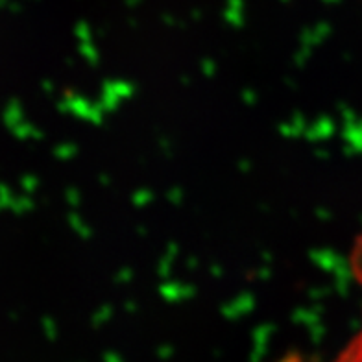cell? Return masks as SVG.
I'll list each match as a JSON object with an SVG mask.
<instances>
[{"label": "cell", "mask_w": 362, "mask_h": 362, "mask_svg": "<svg viewBox=\"0 0 362 362\" xmlns=\"http://www.w3.org/2000/svg\"><path fill=\"white\" fill-rule=\"evenodd\" d=\"M351 268L355 277H357L358 285H362V235L357 238L355 248H353ZM334 362H362V327L357 337H353L351 342L344 348V351L340 353Z\"/></svg>", "instance_id": "cell-1"}, {"label": "cell", "mask_w": 362, "mask_h": 362, "mask_svg": "<svg viewBox=\"0 0 362 362\" xmlns=\"http://www.w3.org/2000/svg\"><path fill=\"white\" fill-rule=\"evenodd\" d=\"M276 362H309V361H307L303 355H300V353H286V355H283L281 358H277Z\"/></svg>", "instance_id": "cell-2"}]
</instances>
